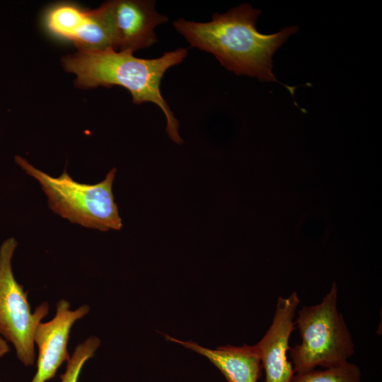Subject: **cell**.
Wrapping results in <instances>:
<instances>
[{
	"mask_svg": "<svg viewBox=\"0 0 382 382\" xmlns=\"http://www.w3.org/2000/svg\"><path fill=\"white\" fill-rule=\"evenodd\" d=\"M260 13V10L243 4L223 14L214 13L207 23L178 18L173 24L192 47L212 54L228 71L257 77L260 81L277 82L272 55L299 28L289 26L272 35L262 34L255 27Z\"/></svg>",
	"mask_w": 382,
	"mask_h": 382,
	"instance_id": "6da1fadb",
	"label": "cell"
},
{
	"mask_svg": "<svg viewBox=\"0 0 382 382\" xmlns=\"http://www.w3.org/2000/svg\"><path fill=\"white\" fill-rule=\"evenodd\" d=\"M45 24L53 34L72 41L78 50L111 48L110 33L100 9H83L64 3L54 6L45 15Z\"/></svg>",
	"mask_w": 382,
	"mask_h": 382,
	"instance_id": "9c48e42d",
	"label": "cell"
},
{
	"mask_svg": "<svg viewBox=\"0 0 382 382\" xmlns=\"http://www.w3.org/2000/svg\"><path fill=\"white\" fill-rule=\"evenodd\" d=\"M112 40V50L130 51L157 42L155 28L168 18L155 9L151 0H112L100 6Z\"/></svg>",
	"mask_w": 382,
	"mask_h": 382,
	"instance_id": "8992f818",
	"label": "cell"
},
{
	"mask_svg": "<svg viewBox=\"0 0 382 382\" xmlns=\"http://www.w3.org/2000/svg\"><path fill=\"white\" fill-rule=\"evenodd\" d=\"M337 286L333 282L320 303L299 311L294 323L301 342L289 349L296 374L318 366L325 369L340 366L354 354L352 335L337 311Z\"/></svg>",
	"mask_w": 382,
	"mask_h": 382,
	"instance_id": "277c9868",
	"label": "cell"
},
{
	"mask_svg": "<svg viewBox=\"0 0 382 382\" xmlns=\"http://www.w3.org/2000/svg\"><path fill=\"white\" fill-rule=\"evenodd\" d=\"M300 303L296 292L289 296H279L272 324L262 338L255 345L259 351L265 382H291L294 371L287 359L289 338L295 330L294 318Z\"/></svg>",
	"mask_w": 382,
	"mask_h": 382,
	"instance_id": "ba28073f",
	"label": "cell"
},
{
	"mask_svg": "<svg viewBox=\"0 0 382 382\" xmlns=\"http://www.w3.org/2000/svg\"><path fill=\"white\" fill-rule=\"evenodd\" d=\"M187 54L180 47L165 52L154 59H141L130 51H115L111 48L84 51L64 56V69L76 76L75 86L80 88H106L113 85L127 89L132 102L139 105L152 102L158 105L166 118V132L170 139L180 144L183 139L178 134L179 122L161 95L160 84L166 71L181 63Z\"/></svg>",
	"mask_w": 382,
	"mask_h": 382,
	"instance_id": "7a4b0ae2",
	"label": "cell"
},
{
	"mask_svg": "<svg viewBox=\"0 0 382 382\" xmlns=\"http://www.w3.org/2000/svg\"><path fill=\"white\" fill-rule=\"evenodd\" d=\"M17 244L16 238L10 237L0 246V335L13 345L19 361L30 366L35 359V332L48 314L49 304L43 302L32 313L27 292L12 271Z\"/></svg>",
	"mask_w": 382,
	"mask_h": 382,
	"instance_id": "5b68a950",
	"label": "cell"
},
{
	"mask_svg": "<svg viewBox=\"0 0 382 382\" xmlns=\"http://www.w3.org/2000/svg\"><path fill=\"white\" fill-rule=\"evenodd\" d=\"M14 159L28 175L39 182L50 208L55 214L73 224L102 231L122 228L112 193L116 168L110 170L101 182L90 185L74 180L66 169L59 177L53 178L20 156Z\"/></svg>",
	"mask_w": 382,
	"mask_h": 382,
	"instance_id": "3957f363",
	"label": "cell"
},
{
	"mask_svg": "<svg viewBox=\"0 0 382 382\" xmlns=\"http://www.w3.org/2000/svg\"><path fill=\"white\" fill-rule=\"evenodd\" d=\"M69 308L68 301H59L54 317L37 325L34 335V342L38 347L37 371L31 382L50 381L62 364L70 359L67 345L71 328L75 322L88 313L90 308L86 304L75 310Z\"/></svg>",
	"mask_w": 382,
	"mask_h": 382,
	"instance_id": "52a82bcc",
	"label": "cell"
},
{
	"mask_svg": "<svg viewBox=\"0 0 382 382\" xmlns=\"http://www.w3.org/2000/svg\"><path fill=\"white\" fill-rule=\"evenodd\" d=\"M100 345V340L96 336H91L79 343L67 361L64 373L60 376L61 382H78L83 365L93 357Z\"/></svg>",
	"mask_w": 382,
	"mask_h": 382,
	"instance_id": "7c38bea8",
	"label": "cell"
},
{
	"mask_svg": "<svg viewBox=\"0 0 382 382\" xmlns=\"http://www.w3.org/2000/svg\"><path fill=\"white\" fill-rule=\"evenodd\" d=\"M9 352L10 347L7 342L0 335V358Z\"/></svg>",
	"mask_w": 382,
	"mask_h": 382,
	"instance_id": "4fadbf2b",
	"label": "cell"
},
{
	"mask_svg": "<svg viewBox=\"0 0 382 382\" xmlns=\"http://www.w3.org/2000/svg\"><path fill=\"white\" fill-rule=\"evenodd\" d=\"M291 382H361V371L356 364L346 361L325 370L296 374Z\"/></svg>",
	"mask_w": 382,
	"mask_h": 382,
	"instance_id": "8fae6325",
	"label": "cell"
},
{
	"mask_svg": "<svg viewBox=\"0 0 382 382\" xmlns=\"http://www.w3.org/2000/svg\"><path fill=\"white\" fill-rule=\"evenodd\" d=\"M167 340L177 342L207 357L228 382H257L262 368L256 345H224L216 349L203 347L195 342H184L165 335Z\"/></svg>",
	"mask_w": 382,
	"mask_h": 382,
	"instance_id": "30bf717a",
	"label": "cell"
}]
</instances>
